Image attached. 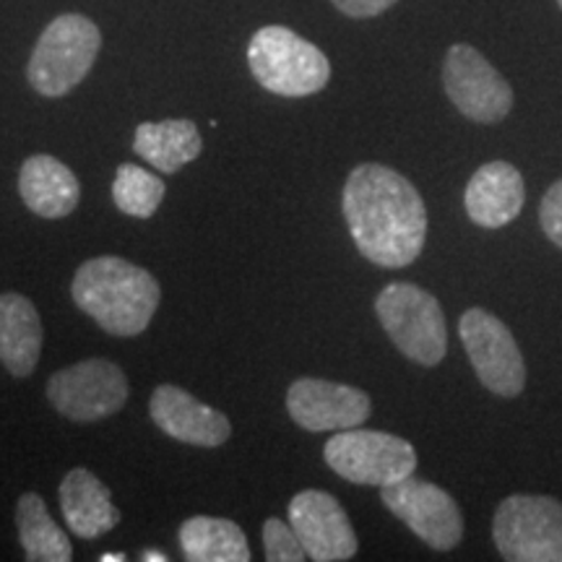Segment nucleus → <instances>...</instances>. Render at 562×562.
<instances>
[{"instance_id": "nucleus-16", "label": "nucleus", "mask_w": 562, "mask_h": 562, "mask_svg": "<svg viewBox=\"0 0 562 562\" xmlns=\"http://www.w3.org/2000/svg\"><path fill=\"white\" fill-rule=\"evenodd\" d=\"M19 193L26 209L42 220H63L79 206L81 186L60 159L50 154H34L21 165Z\"/></svg>"}, {"instance_id": "nucleus-28", "label": "nucleus", "mask_w": 562, "mask_h": 562, "mask_svg": "<svg viewBox=\"0 0 562 562\" xmlns=\"http://www.w3.org/2000/svg\"><path fill=\"white\" fill-rule=\"evenodd\" d=\"M558 3H560V9H562V0H558Z\"/></svg>"}, {"instance_id": "nucleus-19", "label": "nucleus", "mask_w": 562, "mask_h": 562, "mask_svg": "<svg viewBox=\"0 0 562 562\" xmlns=\"http://www.w3.org/2000/svg\"><path fill=\"white\" fill-rule=\"evenodd\" d=\"M133 151L149 161L154 170L172 175L201 157L203 138L193 121L140 123L133 136Z\"/></svg>"}, {"instance_id": "nucleus-21", "label": "nucleus", "mask_w": 562, "mask_h": 562, "mask_svg": "<svg viewBox=\"0 0 562 562\" xmlns=\"http://www.w3.org/2000/svg\"><path fill=\"white\" fill-rule=\"evenodd\" d=\"M19 542L30 562H68L74 547L66 531L53 521L50 510L37 492H24L16 503Z\"/></svg>"}, {"instance_id": "nucleus-11", "label": "nucleus", "mask_w": 562, "mask_h": 562, "mask_svg": "<svg viewBox=\"0 0 562 562\" xmlns=\"http://www.w3.org/2000/svg\"><path fill=\"white\" fill-rule=\"evenodd\" d=\"M383 505L404 521L427 547L438 552L453 550L463 537V516L456 501L438 484L409 474L402 482L381 487Z\"/></svg>"}, {"instance_id": "nucleus-25", "label": "nucleus", "mask_w": 562, "mask_h": 562, "mask_svg": "<svg viewBox=\"0 0 562 562\" xmlns=\"http://www.w3.org/2000/svg\"><path fill=\"white\" fill-rule=\"evenodd\" d=\"M393 3H398V0H334L336 9L351 19H372L389 11Z\"/></svg>"}, {"instance_id": "nucleus-5", "label": "nucleus", "mask_w": 562, "mask_h": 562, "mask_svg": "<svg viewBox=\"0 0 562 562\" xmlns=\"http://www.w3.org/2000/svg\"><path fill=\"white\" fill-rule=\"evenodd\" d=\"M375 313L385 334L409 360L438 364L448 351V326L440 302L409 281H393L378 294Z\"/></svg>"}, {"instance_id": "nucleus-27", "label": "nucleus", "mask_w": 562, "mask_h": 562, "mask_svg": "<svg viewBox=\"0 0 562 562\" xmlns=\"http://www.w3.org/2000/svg\"><path fill=\"white\" fill-rule=\"evenodd\" d=\"M125 560H128V558H125V554L123 552H112V554H102V558H100V562H125Z\"/></svg>"}, {"instance_id": "nucleus-15", "label": "nucleus", "mask_w": 562, "mask_h": 562, "mask_svg": "<svg viewBox=\"0 0 562 562\" xmlns=\"http://www.w3.org/2000/svg\"><path fill=\"white\" fill-rule=\"evenodd\" d=\"M526 199L524 178L510 161H487L469 180L463 193L469 220L480 227H505L521 214Z\"/></svg>"}, {"instance_id": "nucleus-17", "label": "nucleus", "mask_w": 562, "mask_h": 562, "mask_svg": "<svg viewBox=\"0 0 562 562\" xmlns=\"http://www.w3.org/2000/svg\"><path fill=\"white\" fill-rule=\"evenodd\" d=\"M60 508L68 529L81 539H97L121 524L108 484L81 467L60 482Z\"/></svg>"}, {"instance_id": "nucleus-24", "label": "nucleus", "mask_w": 562, "mask_h": 562, "mask_svg": "<svg viewBox=\"0 0 562 562\" xmlns=\"http://www.w3.org/2000/svg\"><path fill=\"white\" fill-rule=\"evenodd\" d=\"M539 220L547 237L562 248V180L554 182L550 191L544 193L542 206H539Z\"/></svg>"}, {"instance_id": "nucleus-6", "label": "nucleus", "mask_w": 562, "mask_h": 562, "mask_svg": "<svg viewBox=\"0 0 562 562\" xmlns=\"http://www.w3.org/2000/svg\"><path fill=\"white\" fill-rule=\"evenodd\" d=\"M492 537L510 562H562V503L547 495L505 497Z\"/></svg>"}, {"instance_id": "nucleus-26", "label": "nucleus", "mask_w": 562, "mask_h": 562, "mask_svg": "<svg viewBox=\"0 0 562 562\" xmlns=\"http://www.w3.org/2000/svg\"><path fill=\"white\" fill-rule=\"evenodd\" d=\"M140 560H144V562H167L170 558H167V554H161L159 550H146L144 554H140Z\"/></svg>"}, {"instance_id": "nucleus-13", "label": "nucleus", "mask_w": 562, "mask_h": 562, "mask_svg": "<svg viewBox=\"0 0 562 562\" xmlns=\"http://www.w3.org/2000/svg\"><path fill=\"white\" fill-rule=\"evenodd\" d=\"M290 524L297 531L307 558L315 562L351 560L357 554V533L347 510L323 490H302L290 503Z\"/></svg>"}, {"instance_id": "nucleus-22", "label": "nucleus", "mask_w": 562, "mask_h": 562, "mask_svg": "<svg viewBox=\"0 0 562 562\" xmlns=\"http://www.w3.org/2000/svg\"><path fill=\"white\" fill-rule=\"evenodd\" d=\"M165 199V182L138 165H121L112 180V201L123 214L149 220Z\"/></svg>"}, {"instance_id": "nucleus-4", "label": "nucleus", "mask_w": 562, "mask_h": 562, "mask_svg": "<svg viewBox=\"0 0 562 562\" xmlns=\"http://www.w3.org/2000/svg\"><path fill=\"white\" fill-rule=\"evenodd\" d=\"M248 66L263 89L281 97L318 94L331 79L326 55L286 26H263L252 34Z\"/></svg>"}, {"instance_id": "nucleus-1", "label": "nucleus", "mask_w": 562, "mask_h": 562, "mask_svg": "<svg viewBox=\"0 0 562 562\" xmlns=\"http://www.w3.org/2000/svg\"><path fill=\"white\" fill-rule=\"evenodd\" d=\"M344 216L351 240L368 261L404 269L427 240V209L404 175L383 165H360L344 186Z\"/></svg>"}, {"instance_id": "nucleus-12", "label": "nucleus", "mask_w": 562, "mask_h": 562, "mask_svg": "<svg viewBox=\"0 0 562 562\" xmlns=\"http://www.w3.org/2000/svg\"><path fill=\"white\" fill-rule=\"evenodd\" d=\"M286 409L302 430L339 432L364 425L372 404L368 393L355 385L300 378L286 391Z\"/></svg>"}, {"instance_id": "nucleus-20", "label": "nucleus", "mask_w": 562, "mask_h": 562, "mask_svg": "<svg viewBox=\"0 0 562 562\" xmlns=\"http://www.w3.org/2000/svg\"><path fill=\"white\" fill-rule=\"evenodd\" d=\"M180 547L191 562H248L250 547L240 526L227 518L193 516L180 526Z\"/></svg>"}, {"instance_id": "nucleus-3", "label": "nucleus", "mask_w": 562, "mask_h": 562, "mask_svg": "<svg viewBox=\"0 0 562 562\" xmlns=\"http://www.w3.org/2000/svg\"><path fill=\"white\" fill-rule=\"evenodd\" d=\"M102 47L100 26L81 13H63L34 45L26 79L42 97H66L94 66Z\"/></svg>"}, {"instance_id": "nucleus-9", "label": "nucleus", "mask_w": 562, "mask_h": 562, "mask_svg": "<svg viewBox=\"0 0 562 562\" xmlns=\"http://www.w3.org/2000/svg\"><path fill=\"white\" fill-rule=\"evenodd\" d=\"M47 398L63 417L97 422L123 409L128 402V378L110 360H83L55 372L47 381Z\"/></svg>"}, {"instance_id": "nucleus-2", "label": "nucleus", "mask_w": 562, "mask_h": 562, "mask_svg": "<svg viewBox=\"0 0 562 562\" xmlns=\"http://www.w3.org/2000/svg\"><path fill=\"white\" fill-rule=\"evenodd\" d=\"M74 302L112 336H138L157 313L159 281L140 266L117 256L91 258L70 284Z\"/></svg>"}, {"instance_id": "nucleus-18", "label": "nucleus", "mask_w": 562, "mask_h": 562, "mask_svg": "<svg viewBox=\"0 0 562 562\" xmlns=\"http://www.w3.org/2000/svg\"><path fill=\"white\" fill-rule=\"evenodd\" d=\"M42 321L30 297L0 294V362L16 378L32 375L42 355Z\"/></svg>"}, {"instance_id": "nucleus-23", "label": "nucleus", "mask_w": 562, "mask_h": 562, "mask_svg": "<svg viewBox=\"0 0 562 562\" xmlns=\"http://www.w3.org/2000/svg\"><path fill=\"white\" fill-rule=\"evenodd\" d=\"M263 550L269 562H302L307 558L297 531L292 524H284L281 518H269L263 524Z\"/></svg>"}, {"instance_id": "nucleus-8", "label": "nucleus", "mask_w": 562, "mask_h": 562, "mask_svg": "<svg viewBox=\"0 0 562 562\" xmlns=\"http://www.w3.org/2000/svg\"><path fill=\"white\" fill-rule=\"evenodd\" d=\"M459 334L469 362L484 389L505 398L518 396L524 391L526 364L521 349L501 318L482 307H472L461 315Z\"/></svg>"}, {"instance_id": "nucleus-7", "label": "nucleus", "mask_w": 562, "mask_h": 562, "mask_svg": "<svg viewBox=\"0 0 562 562\" xmlns=\"http://www.w3.org/2000/svg\"><path fill=\"white\" fill-rule=\"evenodd\" d=\"M323 459L336 474L351 484L402 482L417 469V453L409 440L375 430H339L323 448Z\"/></svg>"}, {"instance_id": "nucleus-14", "label": "nucleus", "mask_w": 562, "mask_h": 562, "mask_svg": "<svg viewBox=\"0 0 562 562\" xmlns=\"http://www.w3.org/2000/svg\"><path fill=\"white\" fill-rule=\"evenodd\" d=\"M149 412L154 425L170 438L199 448H216L229 440L232 425L214 406L199 402L180 385H159L151 393Z\"/></svg>"}, {"instance_id": "nucleus-10", "label": "nucleus", "mask_w": 562, "mask_h": 562, "mask_svg": "<svg viewBox=\"0 0 562 562\" xmlns=\"http://www.w3.org/2000/svg\"><path fill=\"white\" fill-rule=\"evenodd\" d=\"M442 87L461 115L476 123H501L513 108L503 74L472 45H453L442 63Z\"/></svg>"}]
</instances>
